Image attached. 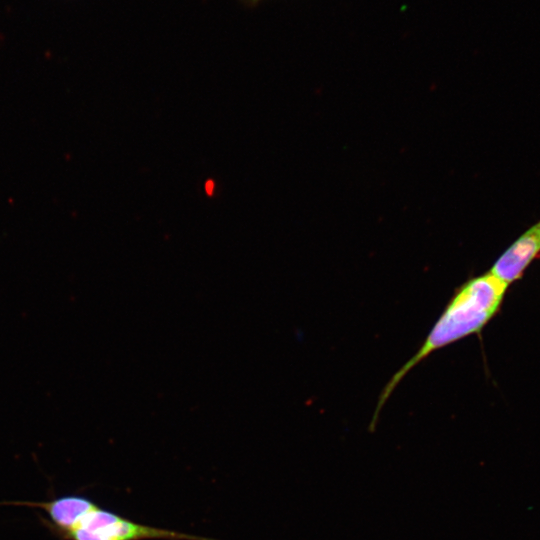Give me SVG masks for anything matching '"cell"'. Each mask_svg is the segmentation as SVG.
Segmentation results:
<instances>
[{
	"instance_id": "6da1fadb",
	"label": "cell",
	"mask_w": 540,
	"mask_h": 540,
	"mask_svg": "<svg viewBox=\"0 0 540 540\" xmlns=\"http://www.w3.org/2000/svg\"><path fill=\"white\" fill-rule=\"evenodd\" d=\"M509 285L490 272L473 277L458 287L418 351L384 387L371 428L387 399L403 377L434 351L479 333L495 316Z\"/></svg>"
},
{
	"instance_id": "7a4b0ae2",
	"label": "cell",
	"mask_w": 540,
	"mask_h": 540,
	"mask_svg": "<svg viewBox=\"0 0 540 540\" xmlns=\"http://www.w3.org/2000/svg\"><path fill=\"white\" fill-rule=\"evenodd\" d=\"M60 540H214L163 528L142 525L96 506Z\"/></svg>"
},
{
	"instance_id": "3957f363",
	"label": "cell",
	"mask_w": 540,
	"mask_h": 540,
	"mask_svg": "<svg viewBox=\"0 0 540 540\" xmlns=\"http://www.w3.org/2000/svg\"><path fill=\"white\" fill-rule=\"evenodd\" d=\"M3 504L43 509L49 516V520L42 517L40 519L58 539L72 530L84 515L97 506L89 498L81 495H65L44 502L15 501L3 502Z\"/></svg>"
},
{
	"instance_id": "277c9868",
	"label": "cell",
	"mask_w": 540,
	"mask_h": 540,
	"mask_svg": "<svg viewBox=\"0 0 540 540\" xmlns=\"http://www.w3.org/2000/svg\"><path fill=\"white\" fill-rule=\"evenodd\" d=\"M540 253V220L520 235L496 260L490 273L510 285L522 277Z\"/></svg>"
},
{
	"instance_id": "5b68a950",
	"label": "cell",
	"mask_w": 540,
	"mask_h": 540,
	"mask_svg": "<svg viewBox=\"0 0 540 540\" xmlns=\"http://www.w3.org/2000/svg\"><path fill=\"white\" fill-rule=\"evenodd\" d=\"M205 190L208 195H211L214 190V182L212 180H208L205 184Z\"/></svg>"
},
{
	"instance_id": "8992f818",
	"label": "cell",
	"mask_w": 540,
	"mask_h": 540,
	"mask_svg": "<svg viewBox=\"0 0 540 540\" xmlns=\"http://www.w3.org/2000/svg\"><path fill=\"white\" fill-rule=\"evenodd\" d=\"M262 0H244V2L248 5H257Z\"/></svg>"
}]
</instances>
